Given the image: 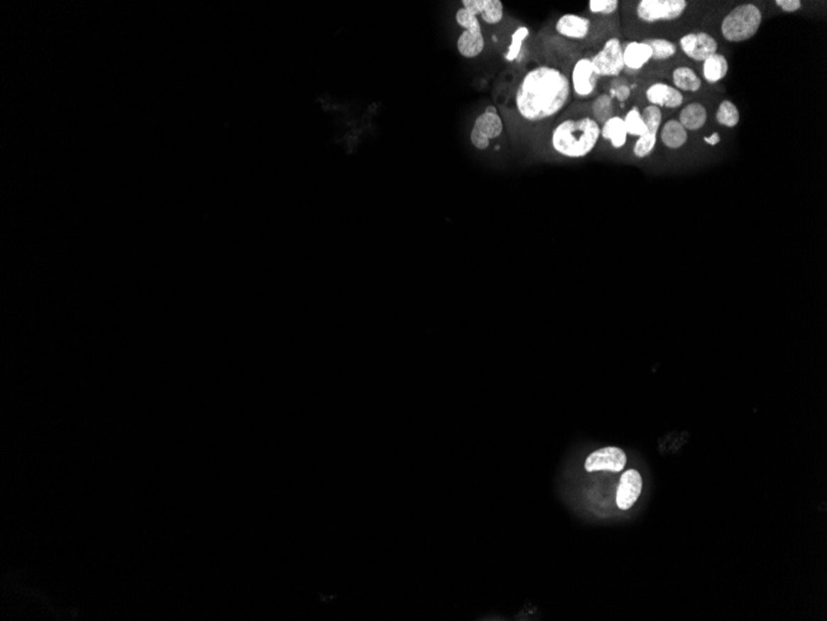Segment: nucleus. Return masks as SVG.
<instances>
[{"mask_svg": "<svg viewBox=\"0 0 827 621\" xmlns=\"http://www.w3.org/2000/svg\"><path fill=\"white\" fill-rule=\"evenodd\" d=\"M527 36H529V29H527V26L522 25V26H519V28L515 29L513 35H512V41H510V45H509L508 51L505 54V60L507 61L513 63V61H515L519 58L520 51H522V43L525 41Z\"/></svg>", "mask_w": 827, "mask_h": 621, "instance_id": "26", "label": "nucleus"}, {"mask_svg": "<svg viewBox=\"0 0 827 621\" xmlns=\"http://www.w3.org/2000/svg\"><path fill=\"white\" fill-rule=\"evenodd\" d=\"M571 97L566 73L552 65H537L527 71L517 83L514 104L522 121L540 123L562 113Z\"/></svg>", "mask_w": 827, "mask_h": 621, "instance_id": "1", "label": "nucleus"}, {"mask_svg": "<svg viewBox=\"0 0 827 621\" xmlns=\"http://www.w3.org/2000/svg\"><path fill=\"white\" fill-rule=\"evenodd\" d=\"M660 141L669 149H680L686 144L689 139V131L682 126L677 119H669L664 123L662 131H659Z\"/></svg>", "mask_w": 827, "mask_h": 621, "instance_id": "15", "label": "nucleus"}, {"mask_svg": "<svg viewBox=\"0 0 827 621\" xmlns=\"http://www.w3.org/2000/svg\"><path fill=\"white\" fill-rule=\"evenodd\" d=\"M598 76L596 73L591 58H580L571 68V92L579 99H588L596 96L598 86Z\"/></svg>", "mask_w": 827, "mask_h": 621, "instance_id": "6", "label": "nucleus"}, {"mask_svg": "<svg viewBox=\"0 0 827 621\" xmlns=\"http://www.w3.org/2000/svg\"><path fill=\"white\" fill-rule=\"evenodd\" d=\"M627 464L625 453L615 447H607L592 453L586 459L585 469L588 472L595 471H612L618 472Z\"/></svg>", "mask_w": 827, "mask_h": 621, "instance_id": "8", "label": "nucleus"}, {"mask_svg": "<svg viewBox=\"0 0 827 621\" xmlns=\"http://www.w3.org/2000/svg\"><path fill=\"white\" fill-rule=\"evenodd\" d=\"M730 70V63L727 61L725 55H712L702 63V77L710 85L720 82L727 76Z\"/></svg>", "mask_w": 827, "mask_h": 621, "instance_id": "16", "label": "nucleus"}, {"mask_svg": "<svg viewBox=\"0 0 827 621\" xmlns=\"http://www.w3.org/2000/svg\"><path fill=\"white\" fill-rule=\"evenodd\" d=\"M462 5H464L462 8L469 11L471 14L481 16L486 6V0H464Z\"/></svg>", "mask_w": 827, "mask_h": 621, "instance_id": "31", "label": "nucleus"}, {"mask_svg": "<svg viewBox=\"0 0 827 621\" xmlns=\"http://www.w3.org/2000/svg\"><path fill=\"white\" fill-rule=\"evenodd\" d=\"M592 21L584 15L564 14L557 19L555 30L557 34L569 40H584L588 36Z\"/></svg>", "mask_w": 827, "mask_h": 621, "instance_id": "11", "label": "nucleus"}, {"mask_svg": "<svg viewBox=\"0 0 827 621\" xmlns=\"http://www.w3.org/2000/svg\"><path fill=\"white\" fill-rule=\"evenodd\" d=\"M486 48L483 31H464L457 40V49L464 58H474Z\"/></svg>", "mask_w": 827, "mask_h": 621, "instance_id": "17", "label": "nucleus"}, {"mask_svg": "<svg viewBox=\"0 0 827 621\" xmlns=\"http://www.w3.org/2000/svg\"><path fill=\"white\" fill-rule=\"evenodd\" d=\"M658 136L659 134H654V133L647 131L644 136L637 138V141H635L633 146L634 156L638 158V159L648 158L653 153L655 146H657Z\"/></svg>", "mask_w": 827, "mask_h": 621, "instance_id": "24", "label": "nucleus"}, {"mask_svg": "<svg viewBox=\"0 0 827 621\" xmlns=\"http://www.w3.org/2000/svg\"><path fill=\"white\" fill-rule=\"evenodd\" d=\"M679 46L687 58L696 63H703L707 58L717 54L718 51L717 40L705 31L684 35L679 40Z\"/></svg>", "mask_w": 827, "mask_h": 621, "instance_id": "7", "label": "nucleus"}, {"mask_svg": "<svg viewBox=\"0 0 827 621\" xmlns=\"http://www.w3.org/2000/svg\"><path fill=\"white\" fill-rule=\"evenodd\" d=\"M762 21L763 13L757 5H737L722 20V36L728 43L747 41L758 33Z\"/></svg>", "mask_w": 827, "mask_h": 621, "instance_id": "3", "label": "nucleus"}, {"mask_svg": "<svg viewBox=\"0 0 827 621\" xmlns=\"http://www.w3.org/2000/svg\"><path fill=\"white\" fill-rule=\"evenodd\" d=\"M644 43L650 46V49L653 51L652 60H655V61H665V60L674 58L677 54V45L670 40L655 38V39L644 40Z\"/></svg>", "mask_w": 827, "mask_h": 621, "instance_id": "22", "label": "nucleus"}, {"mask_svg": "<svg viewBox=\"0 0 827 621\" xmlns=\"http://www.w3.org/2000/svg\"><path fill=\"white\" fill-rule=\"evenodd\" d=\"M653 58V51L644 41L632 40L623 45L624 70L640 71Z\"/></svg>", "mask_w": 827, "mask_h": 621, "instance_id": "12", "label": "nucleus"}, {"mask_svg": "<svg viewBox=\"0 0 827 621\" xmlns=\"http://www.w3.org/2000/svg\"><path fill=\"white\" fill-rule=\"evenodd\" d=\"M674 87L680 92H697L702 87V80L691 68L679 66L672 73Z\"/></svg>", "mask_w": 827, "mask_h": 621, "instance_id": "19", "label": "nucleus"}, {"mask_svg": "<svg viewBox=\"0 0 827 621\" xmlns=\"http://www.w3.org/2000/svg\"><path fill=\"white\" fill-rule=\"evenodd\" d=\"M703 141L707 143L708 146H717L718 143H721V136H720V134H718L717 131H715V133H713L711 136H705V138H703Z\"/></svg>", "mask_w": 827, "mask_h": 621, "instance_id": "34", "label": "nucleus"}, {"mask_svg": "<svg viewBox=\"0 0 827 621\" xmlns=\"http://www.w3.org/2000/svg\"><path fill=\"white\" fill-rule=\"evenodd\" d=\"M620 8L618 0H591L588 10L595 15H612Z\"/></svg>", "mask_w": 827, "mask_h": 621, "instance_id": "29", "label": "nucleus"}, {"mask_svg": "<svg viewBox=\"0 0 827 621\" xmlns=\"http://www.w3.org/2000/svg\"><path fill=\"white\" fill-rule=\"evenodd\" d=\"M642 489L643 480L638 471L630 469L623 472L615 497L617 506L624 511L630 509L638 500L639 495L642 494Z\"/></svg>", "mask_w": 827, "mask_h": 621, "instance_id": "9", "label": "nucleus"}, {"mask_svg": "<svg viewBox=\"0 0 827 621\" xmlns=\"http://www.w3.org/2000/svg\"><path fill=\"white\" fill-rule=\"evenodd\" d=\"M600 138L601 124L593 117H567L552 128L550 146L562 158L582 159L595 151Z\"/></svg>", "mask_w": 827, "mask_h": 621, "instance_id": "2", "label": "nucleus"}, {"mask_svg": "<svg viewBox=\"0 0 827 621\" xmlns=\"http://www.w3.org/2000/svg\"><path fill=\"white\" fill-rule=\"evenodd\" d=\"M775 5L785 13H795L801 9L803 3L800 0H777Z\"/></svg>", "mask_w": 827, "mask_h": 621, "instance_id": "33", "label": "nucleus"}, {"mask_svg": "<svg viewBox=\"0 0 827 621\" xmlns=\"http://www.w3.org/2000/svg\"><path fill=\"white\" fill-rule=\"evenodd\" d=\"M686 0H640L635 13L644 23L672 21L681 18L687 9Z\"/></svg>", "mask_w": 827, "mask_h": 621, "instance_id": "4", "label": "nucleus"}, {"mask_svg": "<svg viewBox=\"0 0 827 621\" xmlns=\"http://www.w3.org/2000/svg\"><path fill=\"white\" fill-rule=\"evenodd\" d=\"M483 112L498 113V111H497V108L494 107V106H487V107H486V109H484Z\"/></svg>", "mask_w": 827, "mask_h": 621, "instance_id": "35", "label": "nucleus"}, {"mask_svg": "<svg viewBox=\"0 0 827 621\" xmlns=\"http://www.w3.org/2000/svg\"><path fill=\"white\" fill-rule=\"evenodd\" d=\"M504 16L503 3L500 0H486L483 13L481 18L486 24H499Z\"/></svg>", "mask_w": 827, "mask_h": 621, "instance_id": "25", "label": "nucleus"}, {"mask_svg": "<svg viewBox=\"0 0 827 621\" xmlns=\"http://www.w3.org/2000/svg\"><path fill=\"white\" fill-rule=\"evenodd\" d=\"M591 111H592V117L595 118L596 121L598 122L600 124H603L607 119H610V117L613 116L615 113V103H613V98L610 97L608 93H602L598 94L597 97L592 101L591 104Z\"/></svg>", "mask_w": 827, "mask_h": 621, "instance_id": "20", "label": "nucleus"}, {"mask_svg": "<svg viewBox=\"0 0 827 621\" xmlns=\"http://www.w3.org/2000/svg\"><path fill=\"white\" fill-rule=\"evenodd\" d=\"M456 21L457 24L460 25L461 28H464L465 31H483L482 30V25L479 23L478 16L471 14L469 11L461 8L457 10L456 13Z\"/></svg>", "mask_w": 827, "mask_h": 621, "instance_id": "28", "label": "nucleus"}, {"mask_svg": "<svg viewBox=\"0 0 827 621\" xmlns=\"http://www.w3.org/2000/svg\"><path fill=\"white\" fill-rule=\"evenodd\" d=\"M601 138L603 141H610V146L615 151H620L627 144L628 133L625 129L623 117L620 114H613L610 119L601 126Z\"/></svg>", "mask_w": 827, "mask_h": 621, "instance_id": "13", "label": "nucleus"}, {"mask_svg": "<svg viewBox=\"0 0 827 621\" xmlns=\"http://www.w3.org/2000/svg\"><path fill=\"white\" fill-rule=\"evenodd\" d=\"M503 128V119L499 113H481L473 123V129L491 141L502 136Z\"/></svg>", "mask_w": 827, "mask_h": 621, "instance_id": "18", "label": "nucleus"}, {"mask_svg": "<svg viewBox=\"0 0 827 621\" xmlns=\"http://www.w3.org/2000/svg\"><path fill=\"white\" fill-rule=\"evenodd\" d=\"M591 60L598 77H618L624 71L622 41L610 38Z\"/></svg>", "mask_w": 827, "mask_h": 621, "instance_id": "5", "label": "nucleus"}, {"mask_svg": "<svg viewBox=\"0 0 827 621\" xmlns=\"http://www.w3.org/2000/svg\"><path fill=\"white\" fill-rule=\"evenodd\" d=\"M740 109L735 103L730 99H725L720 103L716 111V121L720 126L725 128H735L740 123Z\"/></svg>", "mask_w": 827, "mask_h": 621, "instance_id": "21", "label": "nucleus"}, {"mask_svg": "<svg viewBox=\"0 0 827 621\" xmlns=\"http://www.w3.org/2000/svg\"><path fill=\"white\" fill-rule=\"evenodd\" d=\"M623 119L628 136L639 138V136H644L648 131L647 126L644 123L642 112H640V109L637 106L630 108L628 112L625 113Z\"/></svg>", "mask_w": 827, "mask_h": 621, "instance_id": "23", "label": "nucleus"}, {"mask_svg": "<svg viewBox=\"0 0 827 621\" xmlns=\"http://www.w3.org/2000/svg\"><path fill=\"white\" fill-rule=\"evenodd\" d=\"M707 109L701 102H691L682 107L677 121L687 131H700L707 122Z\"/></svg>", "mask_w": 827, "mask_h": 621, "instance_id": "14", "label": "nucleus"}, {"mask_svg": "<svg viewBox=\"0 0 827 621\" xmlns=\"http://www.w3.org/2000/svg\"><path fill=\"white\" fill-rule=\"evenodd\" d=\"M632 94V88L629 87L628 85L625 83H620L617 87L610 91V97H615L620 102H625Z\"/></svg>", "mask_w": 827, "mask_h": 621, "instance_id": "32", "label": "nucleus"}, {"mask_svg": "<svg viewBox=\"0 0 827 621\" xmlns=\"http://www.w3.org/2000/svg\"><path fill=\"white\" fill-rule=\"evenodd\" d=\"M645 97L652 106L662 108H679L684 103V94L665 82H654L647 88Z\"/></svg>", "mask_w": 827, "mask_h": 621, "instance_id": "10", "label": "nucleus"}, {"mask_svg": "<svg viewBox=\"0 0 827 621\" xmlns=\"http://www.w3.org/2000/svg\"><path fill=\"white\" fill-rule=\"evenodd\" d=\"M642 112L644 123L647 126L649 133H654V134H659L660 126L663 123V113H662V108L657 107V106H652L649 104L647 107H644Z\"/></svg>", "mask_w": 827, "mask_h": 621, "instance_id": "27", "label": "nucleus"}, {"mask_svg": "<svg viewBox=\"0 0 827 621\" xmlns=\"http://www.w3.org/2000/svg\"><path fill=\"white\" fill-rule=\"evenodd\" d=\"M469 139H471L472 146H473L476 149H478V151H487V149L489 148V146H491V141H489L488 138H486V136H482L479 131H476V129H473V128H472L471 134H469Z\"/></svg>", "mask_w": 827, "mask_h": 621, "instance_id": "30", "label": "nucleus"}]
</instances>
